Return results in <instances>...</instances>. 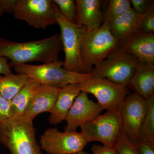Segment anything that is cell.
<instances>
[{
	"label": "cell",
	"instance_id": "6da1fadb",
	"mask_svg": "<svg viewBox=\"0 0 154 154\" xmlns=\"http://www.w3.org/2000/svg\"><path fill=\"white\" fill-rule=\"evenodd\" d=\"M63 50L60 33L41 40L17 42L0 39V56L10 60L11 66L30 62L55 61Z\"/></svg>",
	"mask_w": 154,
	"mask_h": 154
},
{
	"label": "cell",
	"instance_id": "7a4b0ae2",
	"mask_svg": "<svg viewBox=\"0 0 154 154\" xmlns=\"http://www.w3.org/2000/svg\"><path fill=\"white\" fill-rule=\"evenodd\" d=\"M33 121L22 115L0 123V143L11 154H43L36 140Z\"/></svg>",
	"mask_w": 154,
	"mask_h": 154
},
{
	"label": "cell",
	"instance_id": "3957f363",
	"mask_svg": "<svg viewBox=\"0 0 154 154\" xmlns=\"http://www.w3.org/2000/svg\"><path fill=\"white\" fill-rule=\"evenodd\" d=\"M119 46V42L110 30L109 23L103 22L96 30L83 32L80 56L86 73L91 74L94 68L102 63Z\"/></svg>",
	"mask_w": 154,
	"mask_h": 154
},
{
	"label": "cell",
	"instance_id": "277c9868",
	"mask_svg": "<svg viewBox=\"0 0 154 154\" xmlns=\"http://www.w3.org/2000/svg\"><path fill=\"white\" fill-rule=\"evenodd\" d=\"M60 60L40 65L23 64L14 67L17 73L27 75L41 85L60 88L71 84H79L94 76L69 71L63 67Z\"/></svg>",
	"mask_w": 154,
	"mask_h": 154
},
{
	"label": "cell",
	"instance_id": "5b68a950",
	"mask_svg": "<svg viewBox=\"0 0 154 154\" xmlns=\"http://www.w3.org/2000/svg\"><path fill=\"white\" fill-rule=\"evenodd\" d=\"M53 3L55 18L60 28L61 39L65 53L63 67L69 71L85 74L81 60L80 47L86 28L67 21L60 14L56 5Z\"/></svg>",
	"mask_w": 154,
	"mask_h": 154
},
{
	"label": "cell",
	"instance_id": "8992f818",
	"mask_svg": "<svg viewBox=\"0 0 154 154\" xmlns=\"http://www.w3.org/2000/svg\"><path fill=\"white\" fill-rule=\"evenodd\" d=\"M137 62L133 56L119 46L102 63L94 68L91 74L94 77L128 86Z\"/></svg>",
	"mask_w": 154,
	"mask_h": 154
},
{
	"label": "cell",
	"instance_id": "52a82bcc",
	"mask_svg": "<svg viewBox=\"0 0 154 154\" xmlns=\"http://www.w3.org/2000/svg\"><path fill=\"white\" fill-rule=\"evenodd\" d=\"M80 128L88 143L98 141L104 146H115L122 130L119 111L107 110Z\"/></svg>",
	"mask_w": 154,
	"mask_h": 154
},
{
	"label": "cell",
	"instance_id": "ba28073f",
	"mask_svg": "<svg viewBox=\"0 0 154 154\" xmlns=\"http://www.w3.org/2000/svg\"><path fill=\"white\" fill-rule=\"evenodd\" d=\"M81 91L94 95L97 103L107 110H119L130 94L128 86L119 85L106 79L93 77L79 83Z\"/></svg>",
	"mask_w": 154,
	"mask_h": 154
},
{
	"label": "cell",
	"instance_id": "9c48e42d",
	"mask_svg": "<svg viewBox=\"0 0 154 154\" xmlns=\"http://www.w3.org/2000/svg\"><path fill=\"white\" fill-rule=\"evenodd\" d=\"M14 18L36 29L57 24L51 0H16Z\"/></svg>",
	"mask_w": 154,
	"mask_h": 154
},
{
	"label": "cell",
	"instance_id": "30bf717a",
	"mask_svg": "<svg viewBox=\"0 0 154 154\" xmlns=\"http://www.w3.org/2000/svg\"><path fill=\"white\" fill-rule=\"evenodd\" d=\"M148 108L147 99L136 94L126 96L119 108L122 128L134 144L137 143L138 136Z\"/></svg>",
	"mask_w": 154,
	"mask_h": 154
},
{
	"label": "cell",
	"instance_id": "8fae6325",
	"mask_svg": "<svg viewBox=\"0 0 154 154\" xmlns=\"http://www.w3.org/2000/svg\"><path fill=\"white\" fill-rule=\"evenodd\" d=\"M88 143L82 133L62 132L57 128L46 129L39 140L41 149L49 154H75Z\"/></svg>",
	"mask_w": 154,
	"mask_h": 154
},
{
	"label": "cell",
	"instance_id": "7c38bea8",
	"mask_svg": "<svg viewBox=\"0 0 154 154\" xmlns=\"http://www.w3.org/2000/svg\"><path fill=\"white\" fill-rule=\"evenodd\" d=\"M104 110L97 102L89 99L88 94L81 91L66 117L64 131L76 132L78 128L96 119Z\"/></svg>",
	"mask_w": 154,
	"mask_h": 154
},
{
	"label": "cell",
	"instance_id": "4fadbf2b",
	"mask_svg": "<svg viewBox=\"0 0 154 154\" xmlns=\"http://www.w3.org/2000/svg\"><path fill=\"white\" fill-rule=\"evenodd\" d=\"M119 46L138 61L154 64V33L140 32L119 42Z\"/></svg>",
	"mask_w": 154,
	"mask_h": 154
},
{
	"label": "cell",
	"instance_id": "5bb4252c",
	"mask_svg": "<svg viewBox=\"0 0 154 154\" xmlns=\"http://www.w3.org/2000/svg\"><path fill=\"white\" fill-rule=\"evenodd\" d=\"M77 25L86 28L88 31L99 29L103 23L101 0H76Z\"/></svg>",
	"mask_w": 154,
	"mask_h": 154
},
{
	"label": "cell",
	"instance_id": "9a60e30c",
	"mask_svg": "<svg viewBox=\"0 0 154 154\" xmlns=\"http://www.w3.org/2000/svg\"><path fill=\"white\" fill-rule=\"evenodd\" d=\"M60 88L40 85L31 98L23 115L33 120L40 113L52 110Z\"/></svg>",
	"mask_w": 154,
	"mask_h": 154
},
{
	"label": "cell",
	"instance_id": "2e32d148",
	"mask_svg": "<svg viewBox=\"0 0 154 154\" xmlns=\"http://www.w3.org/2000/svg\"><path fill=\"white\" fill-rule=\"evenodd\" d=\"M79 84H71L60 88L57 99L48 118L49 123L56 125L65 119L69 110L71 107L80 92Z\"/></svg>",
	"mask_w": 154,
	"mask_h": 154
},
{
	"label": "cell",
	"instance_id": "e0dca14e",
	"mask_svg": "<svg viewBox=\"0 0 154 154\" xmlns=\"http://www.w3.org/2000/svg\"><path fill=\"white\" fill-rule=\"evenodd\" d=\"M128 86L146 99L154 94V64L138 61Z\"/></svg>",
	"mask_w": 154,
	"mask_h": 154
},
{
	"label": "cell",
	"instance_id": "ac0fdd59",
	"mask_svg": "<svg viewBox=\"0 0 154 154\" xmlns=\"http://www.w3.org/2000/svg\"><path fill=\"white\" fill-rule=\"evenodd\" d=\"M142 17L131 9L109 23L110 32L120 42L140 32Z\"/></svg>",
	"mask_w": 154,
	"mask_h": 154
},
{
	"label": "cell",
	"instance_id": "d6986e66",
	"mask_svg": "<svg viewBox=\"0 0 154 154\" xmlns=\"http://www.w3.org/2000/svg\"><path fill=\"white\" fill-rule=\"evenodd\" d=\"M40 85L29 78L25 85L11 101L14 116L23 115L31 98Z\"/></svg>",
	"mask_w": 154,
	"mask_h": 154
},
{
	"label": "cell",
	"instance_id": "ffe728a7",
	"mask_svg": "<svg viewBox=\"0 0 154 154\" xmlns=\"http://www.w3.org/2000/svg\"><path fill=\"white\" fill-rule=\"evenodd\" d=\"M29 79L27 75L22 73L0 75V96L11 101Z\"/></svg>",
	"mask_w": 154,
	"mask_h": 154
},
{
	"label": "cell",
	"instance_id": "44dd1931",
	"mask_svg": "<svg viewBox=\"0 0 154 154\" xmlns=\"http://www.w3.org/2000/svg\"><path fill=\"white\" fill-rule=\"evenodd\" d=\"M147 100V113L141 127L137 142L154 143V94L150 96Z\"/></svg>",
	"mask_w": 154,
	"mask_h": 154
},
{
	"label": "cell",
	"instance_id": "7402d4cb",
	"mask_svg": "<svg viewBox=\"0 0 154 154\" xmlns=\"http://www.w3.org/2000/svg\"><path fill=\"white\" fill-rule=\"evenodd\" d=\"M130 0H110L103 13V22L110 23L116 18L132 9Z\"/></svg>",
	"mask_w": 154,
	"mask_h": 154
},
{
	"label": "cell",
	"instance_id": "603a6c76",
	"mask_svg": "<svg viewBox=\"0 0 154 154\" xmlns=\"http://www.w3.org/2000/svg\"><path fill=\"white\" fill-rule=\"evenodd\" d=\"M60 14L69 22L75 24L77 8L75 2L73 0H54Z\"/></svg>",
	"mask_w": 154,
	"mask_h": 154
},
{
	"label": "cell",
	"instance_id": "cb8c5ba5",
	"mask_svg": "<svg viewBox=\"0 0 154 154\" xmlns=\"http://www.w3.org/2000/svg\"><path fill=\"white\" fill-rule=\"evenodd\" d=\"M115 147L119 154H139L135 145L129 140L122 128Z\"/></svg>",
	"mask_w": 154,
	"mask_h": 154
},
{
	"label": "cell",
	"instance_id": "d4e9b609",
	"mask_svg": "<svg viewBox=\"0 0 154 154\" xmlns=\"http://www.w3.org/2000/svg\"><path fill=\"white\" fill-rule=\"evenodd\" d=\"M140 31L144 33H154V4L142 15Z\"/></svg>",
	"mask_w": 154,
	"mask_h": 154
},
{
	"label": "cell",
	"instance_id": "484cf974",
	"mask_svg": "<svg viewBox=\"0 0 154 154\" xmlns=\"http://www.w3.org/2000/svg\"><path fill=\"white\" fill-rule=\"evenodd\" d=\"M13 116L11 101L0 96V123Z\"/></svg>",
	"mask_w": 154,
	"mask_h": 154
},
{
	"label": "cell",
	"instance_id": "4316f807",
	"mask_svg": "<svg viewBox=\"0 0 154 154\" xmlns=\"http://www.w3.org/2000/svg\"><path fill=\"white\" fill-rule=\"evenodd\" d=\"M131 2L133 7V10L140 15L146 13L154 4V1L150 0H131Z\"/></svg>",
	"mask_w": 154,
	"mask_h": 154
},
{
	"label": "cell",
	"instance_id": "83f0119b",
	"mask_svg": "<svg viewBox=\"0 0 154 154\" xmlns=\"http://www.w3.org/2000/svg\"><path fill=\"white\" fill-rule=\"evenodd\" d=\"M92 154H119L116 147L99 144H93L91 147Z\"/></svg>",
	"mask_w": 154,
	"mask_h": 154
},
{
	"label": "cell",
	"instance_id": "f1b7e54d",
	"mask_svg": "<svg viewBox=\"0 0 154 154\" xmlns=\"http://www.w3.org/2000/svg\"><path fill=\"white\" fill-rule=\"evenodd\" d=\"M135 145L139 154H154V143L137 142Z\"/></svg>",
	"mask_w": 154,
	"mask_h": 154
},
{
	"label": "cell",
	"instance_id": "f546056e",
	"mask_svg": "<svg viewBox=\"0 0 154 154\" xmlns=\"http://www.w3.org/2000/svg\"><path fill=\"white\" fill-rule=\"evenodd\" d=\"M8 59L0 56V75H7L12 73L11 66L8 62Z\"/></svg>",
	"mask_w": 154,
	"mask_h": 154
},
{
	"label": "cell",
	"instance_id": "4dcf8cb0",
	"mask_svg": "<svg viewBox=\"0 0 154 154\" xmlns=\"http://www.w3.org/2000/svg\"><path fill=\"white\" fill-rule=\"evenodd\" d=\"M75 154H89L87 152L84 151H82L79 152Z\"/></svg>",
	"mask_w": 154,
	"mask_h": 154
},
{
	"label": "cell",
	"instance_id": "1f68e13d",
	"mask_svg": "<svg viewBox=\"0 0 154 154\" xmlns=\"http://www.w3.org/2000/svg\"><path fill=\"white\" fill-rule=\"evenodd\" d=\"M3 14H4V13H3L2 11H1V9H0V18H1V17H2V15ZM2 38V37L0 36V39H1Z\"/></svg>",
	"mask_w": 154,
	"mask_h": 154
}]
</instances>
